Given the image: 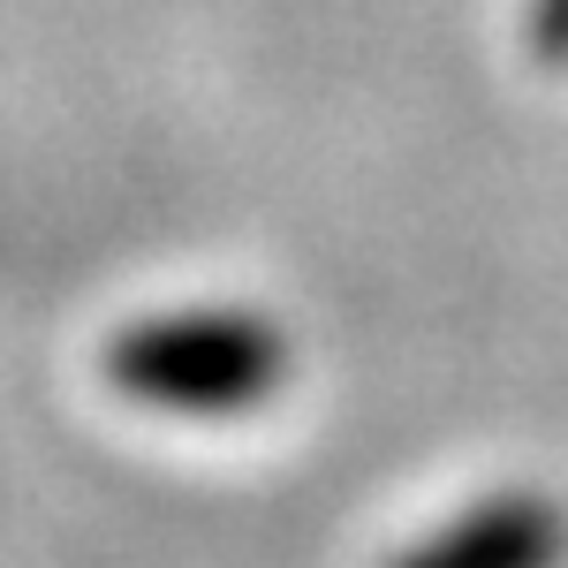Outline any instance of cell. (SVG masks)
I'll return each mask as SVG.
<instances>
[{
  "label": "cell",
  "instance_id": "cell-3",
  "mask_svg": "<svg viewBox=\"0 0 568 568\" xmlns=\"http://www.w3.org/2000/svg\"><path fill=\"white\" fill-rule=\"evenodd\" d=\"M530 53L546 69H568V0H530Z\"/></svg>",
  "mask_w": 568,
  "mask_h": 568
},
{
  "label": "cell",
  "instance_id": "cell-2",
  "mask_svg": "<svg viewBox=\"0 0 568 568\" xmlns=\"http://www.w3.org/2000/svg\"><path fill=\"white\" fill-rule=\"evenodd\" d=\"M387 568H568V508L546 493H485L409 538Z\"/></svg>",
  "mask_w": 568,
  "mask_h": 568
},
{
  "label": "cell",
  "instance_id": "cell-1",
  "mask_svg": "<svg viewBox=\"0 0 568 568\" xmlns=\"http://www.w3.org/2000/svg\"><path fill=\"white\" fill-rule=\"evenodd\" d=\"M106 379L168 417H251L288 379V334L243 304L152 311L106 342Z\"/></svg>",
  "mask_w": 568,
  "mask_h": 568
}]
</instances>
